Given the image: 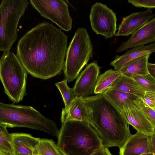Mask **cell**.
I'll return each mask as SVG.
<instances>
[{"instance_id":"6","label":"cell","mask_w":155,"mask_h":155,"mask_svg":"<svg viewBox=\"0 0 155 155\" xmlns=\"http://www.w3.org/2000/svg\"><path fill=\"white\" fill-rule=\"evenodd\" d=\"M93 46L84 28H78L67 48L63 70L68 82L73 81L93 57Z\"/></svg>"},{"instance_id":"18","label":"cell","mask_w":155,"mask_h":155,"mask_svg":"<svg viewBox=\"0 0 155 155\" xmlns=\"http://www.w3.org/2000/svg\"><path fill=\"white\" fill-rule=\"evenodd\" d=\"M155 52V42L147 45H143L131 48L122 55H115L114 59L110 63V65L114 67V70L119 71L129 61Z\"/></svg>"},{"instance_id":"3","label":"cell","mask_w":155,"mask_h":155,"mask_svg":"<svg viewBox=\"0 0 155 155\" xmlns=\"http://www.w3.org/2000/svg\"><path fill=\"white\" fill-rule=\"evenodd\" d=\"M62 124L57 145L64 155H91L103 146L97 132L89 124L75 120Z\"/></svg>"},{"instance_id":"16","label":"cell","mask_w":155,"mask_h":155,"mask_svg":"<svg viewBox=\"0 0 155 155\" xmlns=\"http://www.w3.org/2000/svg\"><path fill=\"white\" fill-rule=\"evenodd\" d=\"M91 111V108L84 98L77 96L67 110L62 109L61 118V123L66 120H75L89 124Z\"/></svg>"},{"instance_id":"32","label":"cell","mask_w":155,"mask_h":155,"mask_svg":"<svg viewBox=\"0 0 155 155\" xmlns=\"http://www.w3.org/2000/svg\"><path fill=\"white\" fill-rule=\"evenodd\" d=\"M139 155H155L154 153L151 152H149L144 153Z\"/></svg>"},{"instance_id":"9","label":"cell","mask_w":155,"mask_h":155,"mask_svg":"<svg viewBox=\"0 0 155 155\" xmlns=\"http://www.w3.org/2000/svg\"><path fill=\"white\" fill-rule=\"evenodd\" d=\"M93 30L106 39L115 35L117 29L116 14L105 4L97 2L91 6L89 15Z\"/></svg>"},{"instance_id":"30","label":"cell","mask_w":155,"mask_h":155,"mask_svg":"<svg viewBox=\"0 0 155 155\" xmlns=\"http://www.w3.org/2000/svg\"><path fill=\"white\" fill-rule=\"evenodd\" d=\"M148 69L149 73L155 78V64L148 62Z\"/></svg>"},{"instance_id":"5","label":"cell","mask_w":155,"mask_h":155,"mask_svg":"<svg viewBox=\"0 0 155 155\" xmlns=\"http://www.w3.org/2000/svg\"><path fill=\"white\" fill-rule=\"evenodd\" d=\"M28 73L13 52L3 54L0 60V78L5 93L14 103L26 95Z\"/></svg>"},{"instance_id":"11","label":"cell","mask_w":155,"mask_h":155,"mask_svg":"<svg viewBox=\"0 0 155 155\" xmlns=\"http://www.w3.org/2000/svg\"><path fill=\"white\" fill-rule=\"evenodd\" d=\"M155 42V17L150 20L122 43L116 52H120L129 48L144 45Z\"/></svg>"},{"instance_id":"21","label":"cell","mask_w":155,"mask_h":155,"mask_svg":"<svg viewBox=\"0 0 155 155\" xmlns=\"http://www.w3.org/2000/svg\"><path fill=\"white\" fill-rule=\"evenodd\" d=\"M121 75L119 71L110 69L106 71L98 76L94 93H104L110 88L113 83Z\"/></svg>"},{"instance_id":"26","label":"cell","mask_w":155,"mask_h":155,"mask_svg":"<svg viewBox=\"0 0 155 155\" xmlns=\"http://www.w3.org/2000/svg\"><path fill=\"white\" fill-rule=\"evenodd\" d=\"M128 2L136 7L148 9L155 8V0H129Z\"/></svg>"},{"instance_id":"27","label":"cell","mask_w":155,"mask_h":155,"mask_svg":"<svg viewBox=\"0 0 155 155\" xmlns=\"http://www.w3.org/2000/svg\"><path fill=\"white\" fill-rule=\"evenodd\" d=\"M145 105L155 110V92L145 91L142 98Z\"/></svg>"},{"instance_id":"24","label":"cell","mask_w":155,"mask_h":155,"mask_svg":"<svg viewBox=\"0 0 155 155\" xmlns=\"http://www.w3.org/2000/svg\"><path fill=\"white\" fill-rule=\"evenodd\" d=\"M38 155H64L52 140L40 139L38 148Z\"/></svg>"},{"instance_id":"17","label":"cell","mask_w":155,"mask_h":155,"mask_svg":"<svg viewBox=\"0 0 155 155\" xmlns=\"http://www.w3.org/2000/svg\"><path fill=\"white\" fill-rule=\"evenodd\" d=\"M14 155H38L40 138L24 133L11 134Z\"/></svg>"},{"instance_id":"13","label":"cell","mask_w":155,"mask_h":155,"mask_svg":"<svg viewBox=\"0 0 155 155\" xmlns=\"http://www.w3.org/2000/svg\"><path fill=\"white\" fill-rule=\"evenodd\" d=\"M154 16L150 9L131 13L123 18L115 36H127L132 35Z\"/></svg>"},{"instance_id":"25","label":"cell","mask_w":155,"mask_h":155,"mask_svg":"<svg viewBox=\"0 0 155 155\" xmlns=\"http://www.w3.org/2000/svg\"><path fill=\"white\" fill-rule=\"evenodd\" d=\"M145 91L155 92V78L149 73L143 75H138L132 78Z\"/></svg>"},{"instance_id":"7","label":"cell","mask_w":155,"mask_h":155,"mask_svg":"<svg viewBox=\"0 0 155 155\" xmlns=\"http://www.w3.org/2000/svg\"><path fill=\"white\" fill-rule=\"evenodd\" d=\"M29 2L27 0H2L0 5V51L9 52L18 39L17 27Z\"/></svg>"},{"instance_id":"10","label":"cell","mask_w":155,"mask_h":155,"mask_svg":"<svg viewBox=\"0 0 155 155\" xmlns=\"http://www.w3.org/2000/svg\"><path fill=\"white\" fill-rule=\"evenodd\" d=\"M101 67L94 61L87 65L78 75L73 87L77 96L83 98L94 93Z\"/></svg>"},{"instance_id":"28","label":"cell","mask_w":155,"mask_h":155,"mask_svg":"<svg viewBox=\"0 0 155 155\" xmlns=\"http://www.w3.org/2000/svg\"><path fill=\"white\" fill-rule=\"evenodd\" d=\"M141 110L155 124V110L146 105L142 108Z\"/></svg>"},{"instance_id":"31","label":"cell","mask_w":155,"mask_h":155,"mask_svg":"<svg viewBox=\"0 0 155 155\" xmlns=\"http://www.w3.org/2000/svg\"><path fill=\"white\" fill-rule=\"evenodd\" d=\"M151 151L155 155V134L151 136Z\"/></svg>"},{"instance_id":"15","label":"cell","mask_w":155,"mask_h":155,"mask_svg":"<svg viewBox=\"0 0 155 155\" xmlns=\"http://www.w3.org/2000/svg\"><path fill=\"white\" fill-rule=\"evenodd\" d=\"M151 151V136L137 132L131 134L120 149L119 155H139Z\"/></svg>"},{"instance_id":"20","label":"cell","mask_w":155,"mask_h":155,"mask_svg":"<svg viewBox=\"0 0 155 155\" xmlns=\"http://www.w3.org/2000/svg\"><path fill=\"white\" fill-rule=\"evenodd\" d=\"M109 89L133 94L142 98L145 92L134 79L122 74L114 81Z\"/></svg>"},{"instance_id":"33","label":"cell","mask_w":155,"mask_h":155,"mask_svg":"<svg viewBox=\"0 0 155 155\" xmlns=\"http://www.w3.org/2000/svg\"><path fill=\"white\" fill-rule=\"evenodd\" d=\"M0 155H4V154H1V153H0Z\"/></svg>"},{"instance_id":"8","label":"cell","mask_w":155,"mask_h":155,"mask_svg":"<svg viewBox=\"0 0 155 155\" xmlns=\"http://www.w3.org/2000/svg\"><path fill=\"white\" fill-rule=\"evenodd\" d=\"M32 6L40 15L53 22L62 30L70 31L72 20L68 6L64 0H30Z\"/></svg>"},{"instance_id":"14","label":"cell","mask_w":155,"mask_h":155,"mask_svg":"<svg viewBox=\"0 0 155 155\" xmlns=\"http://www.w3.org/2000/svg\"><path fill=\"white\" fill-rule=\"evenodd\" d=\"M120 112L128 124L137 132L149 136L155 134V124L140 109H125Z\"/></svg>"},{"instance_id":"1","label":"cell","mask_w":155,"mask_h":155,"mask_svg":"<svg viewBox=\"0 0 155 155\" xmlns=\"http://www.w3.org/2000/svg\"><path fill=\"white\" fill-rule=\"evenodd\" d=\"M68 37L46 21L28 31L18 40L16 56L28 74L46 80L63 69Z\"/></svg>"},{"instance_id":"2","label":"cell","mask_w":155,"mask_h":155,"mask_svg":"<svg viewBox=\"0 0 155 155\" xmlns=\"http://www.w3.org/2000/svg\"><path fill=\"white\" fill-rule=\"evenodd\" d=\"M91 109L90 125L97 132L103 146L121 148L131 135L129 124L104 93L84 98Z\"/></svg>"},{"instance_id":"22","label":"cell","mask_w":155,"mask_h":155,"mask_svg":"<svg viewBox=\"0 0 155 155\" xmlns=\"http://www.w3.org/2000/svg\"><path fill=\"white\" fill-rule=\"evenodd\" d=\"M7 128L0 124V153L14 155L12 137Z\"/></svg>"},{"instance_id":"19","label":"cell","mask_w":155,"mask_h":155,"mask_svg":"<svg viewBox=\"0 0 155 155\" xmlns=\"http://www.w3.org/2000/svg\"><path fill=\"white\" fill-rule=\"evenodd\" d=\"M150 54L145 55L129 61L119 71L122 75L131 78L135 76L148 74V60Z\"/></svg>"},{"instance_id":"23","label":"cell","mask_w":155,"mask_h":155,"mask_svg":"<svg viewBox=\"0 0 155 155\" xmlns=\"http://www.w3.org/2000/svg\"><path fill=\"white\" fill-rule=\"evenodd\" d=\"M68 81L65 79L56 83L55 85L59 90L62 97L65 107L62 109L67 110L71 103L77 97L73 88L69 87L67 84Z\"/></svg>"},{"instance_id":"4","label":"cell","mask_w":155,"mask_h":155,"mask_svg":"<svg viewBox=\"0 0 155 155\" xmlns=\"http://www.w3.org/2000/svg\"><path fill=\"white\" fill-rule=\"evenodd\" d=\"M0 124L7 127H24L57 136L59 130L56 123L30 106L0 102Z\"/></svg>"},{"instance_id":"29","label":"cell","mask_w":155,"mask_h":155,"mask_svg":"<svg viewBox=\"0 0 155 155\" xmlns=\"http://www.w3.org/2000/svg\"><path fill=\"white\" fill-rule=\"evenodd\" d=\"M91 155H112L107 148L103 146L95 151Z\"/></svg>"},{"instance_id":"12","label":"cell","mask_w":155,"mask_h":155,"mask_svg":"<svg viewBox=\"0 0 155 155\" xmlns=\"http://www.w3.org/2000/svg\"><path fill=\"white\" fill-rule=\"evenodd\" d=\"M105 98L120 112L125 109H140L146 105L138 96L109 89L104 93Z\"/></svg>"}]
</instances>
